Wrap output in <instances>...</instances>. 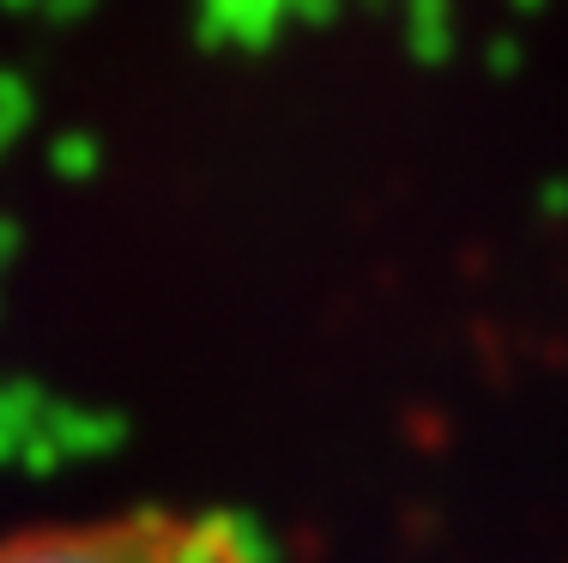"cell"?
I'll use <instances>...</instances> for the list:
<instances>
[{"label": "cell", "mask_w": 568, "mask_h": 563, "mask_svg": "<svg viewBox=\"0 0 568 563\" xmlns=\"http://www.w3.org/2000/svg\"><path fill=\"white\" fill-rule=\"evenodd\" d=\"M0 563H261L248 533L224 515L121 509L0 540Z\"/></svg>", "instance_id": "6da1fadb"}]
</instances>
